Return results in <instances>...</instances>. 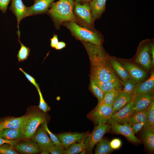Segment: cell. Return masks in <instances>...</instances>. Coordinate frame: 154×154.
I'll use <instances>...</instances> for the list:
<instances>
[{
  "label": "cell",
  "instance_id": "cell-1",
  "mask_svg": "<svg viewBox=\"0 0 154 154\" xmlns=\"http://www.w3.org/2000/svg\"><path fill=\"white\" fill-rule=\"evenodd\" d=\"M88 53L91 64V78L95 82H103L118 77L110 64L109 56L102 47L82 41Z\"/></svg>",
  "mask_w": 154,
  "mask_h": 154
},
{
  "label": "cell",
  "instance_id": "cell-2",
  "mask_svg": "<svg viewBox=\"0 0 154 154\" xmlns=\"http://www.w3.org/2000/svg\"><path fill=\"white\" fill-rule=\"evenodd\" d=\"M74 5L73 0H59L51 4L48 13L57 24L74 22L76 19L73 13Z\"/></svg>",
  "mask_w": 154,
  "mask_h": 154
},
{
  "label": "cell",
  "instance_id": "cell-3",
  "mask_svg": "<svg viewBox=\"0 0 154 154\" xmlns=\"http://www.w3.org/2000/svg\"><path fill=\"white\" fill-rule=\"evenodd\" d=\"M27 114L28 119L24 128V138L28 139L34 135L38 126L47 122V116L46 113L36 106L29 108Z\"/></svg>",
  "mask_w": 154,
  "mask_h": 154
},
{
  "label": "cell",
  "instance_id": "cell-4",
  "mask_svg": "<svg viewBox=\"0 0 154 154\" xmlns=\"http://www.w3.org/2000/svg\"><path fill=\"white\" fill-rule=\"evenodd\" d=\"M64 24L74 35L82 41L101 45L102 42L101 36L93 29L83 27L73 21H67Z\"/></svg>",
  "mask_w": 154,
  "mask_h": 154
},
{
  "label": "cell",
  "instance_id": "cell-5",
  "mask_svg": "<svg viewBox=\"0 0 154 154\" xmlns=\"http://www.w3.org/2000/svg\"><path fill=\"white\" fill-rule=\"evenodd\" d=\"M113 114L112 106L98 104L87 115V117L96 125L108 123Z\"/></svg>",
  "mask_w": 154,
  "mask_h": 154
},
{
  "label": "cell",
  "instance_id": "cell-6",
  "mask_svg": "<svg viewBox=\"0 0 154 154\" xmlns=\"http://www.w3.org/2000/svg\"><path fill=\"white\" fill-rule=\"evenodd\" d=\"M111 129V125L108 123L96 125L93 131L91 133H89L84 142L86 153H92L95 145L100 141L104 135L109 132Z\"/></svg>",
  "mask_w": 154,
  "mask_h": 154
},
{
  "label": "cell",
  "instance_id": "cell-7",
  "mask_svg": "<svg viewBox=\"0 0 154 154\" xmlns=\"http://www.w3.org/2000/svg\"><path fill=\"white\" fill-rule=\"evenodd\" d=\"M151 43L149 40L141 42L135 59L136 62L147 70H150L152 66L150 52Z\"/></svg>",
  "mask_w": 154,
  "mask_h": 154
},
{
  "label": "cell",
  "instance_id": "cell-8",
  "mask_svg": "<svg viewBox=\"0 0 154 154\" xmlns=\"http://www.w3.org/2000/svg\"><path fill=\"white\" fill-rule=\"evenodd\" d=\"M133 106V101L132 98L130 101L126 105L112 115L108 120V123L122 124L128 123L134 112Z\"/></svg>",
  "mask_w": 154,
  "mask_h": 154
},
{
  "label": "cell",
  "instance_id": "cell-9",
  "mask_svg": "<svg viewBox=\"0 0 154 154\" xmlns=\"http://www.w3.org/2000/svg\"><path fill=\"white\" fill-rule=\"evenodd\" d=\"M89 134V132L84 133L68 132L61 133L56 135L66 149L70 145L77 142L84 141Z\"/></svg>",
  "mask_w": 154,
  "mask_h": 154
},
{
  "label": "cell",
  "instance_id": "cell-10",
  "mask_svg": "<svg viewBox=\"0 0 154 154\" xmlns=\"http://www.w3.org/2000/svg\"><path fill=\"white\" fill-rule=\"evenodd\" d=\"M38 145L40 151L48 150L55 145L48 136L42 126L37 128L34 135L30 138Z\"/></svg>",
  "mask_w": 154,
  "mask_h": 154
},
{
  "label": "cell",
  "instance_id": "cell-11",
  "mask_svg": "<svg viewBox=\"0 0 154 154\" xmlns=\"http://www.w3.org/2000/svg\"><path fill=\"white\" fill-rule=\"evenodd\" d=\"M111 129L114 133L124 136L129 141L135 143H140L141 141L138 139L133 133L131 125L128 123L121 124L111 123Z\"/></svg>",
  "mask_w": 154,
  "mask_h": 154
},
{
  "label": "cell",
  "instance_id": "cell-12",
  "mask_svg": "<svg viewBox=\"0 0 154 154\" xmlns=\"http://www.w3.org/2000/svg\"><path fill=\"white\" fill-rule=\"evenodd\" d=\"M28 116L26 114L19 117H10L0 119V131L5 128L19 129L24 128Z\"/></svg>",
  "mask_w": 154,
  "mask_h": 154
},
{
  "label": "cell",
  "instance_id": "cell-13",
  "mask_svg": "<svg viewBox=\"0 0 154 154\" xmlns=\"http://www.w3.org/2000/svg\"><path fill=\"white\" fill-rule=\"evenodd\" d=\"M74 11L76 14L86 24L91 27L94 26V20L92 15L89 4L84 2L82 5L76 2Z\"/></svg>",
  "mask_w": 154,
  "mask_h": 154
},
{
  "label": "cell",
  "instance_id": "cell-14",
  "mask_svg": "<svg viewBox=\"0 0 154 154\" xmlns=\"http://www.w3.org/2000/svg\"><path fill=\"white\" fill-rule=\"evenodd\" d=\"M134 111H138L146 109L153 100V91L145 94L133 95Z\"/></svg>",
  "mask_w": 154,
  "mask_h": 154
},
{
  "label": "cell",
  "instance_id": "cell-15",
  "mask_svg": "<svg viewBox=\"0 0 154 154\" xmlns=\"http://www.w3.org/2000/svg\"><path fill=\"white\" fill-rule=\"evenodd\" d=\"M9 9L17 18V27L23 18L29 16L27 7L23 3L22 0H12Z\"/></svg>",
  "mask_w": 154,
  "mask_h": 154
},
{
  "label": "cell",
  "instance_id": "cell-16",
  "mask_svg": "<svg viewBox=\"0 0 154 154\" xmlns=\"http://www.w3.org/2000/svg\"><path fill=\"white\" fill-rule=\"evenodd\" d=\"M54 0H35L34 4L27 7L29 16L42 13L47 11Z\"/></svg>",
  "mask_w": 154,
  "mask_h": 154
},
{
  "label": "cell",
  "instance_id": "cell-17",
  "mask_svg": "<svg viewBox=\"0 0 154 154\" xmlns=\"http://www.w3.org/2000/svg\"><path fill=\"white\" fill-rule=\"evenodd\" d=\"M15 149L18 152L23 154H36L40 151L38 144L28 139L17 143L15 145Z\"/></svg>",
  "mask_w": 154,
  "mask_h": 154
},
{
  "label": "cell",
  "instance_id": "cell-18",
  "mask_svg": "<svg viewBox=\"0 0 154 154\" xmlns=\"http://www.w3.org/2000/svg\"><path fill=\"white\" fill-rule=\"evenodd\" d=\"M123 64L128 72L130 78L136 82L143 80L147 76L146 72L135 65L129 62H125Z\"/></svg>",
  "mask_w": 154,
  "mask_h": 154
},
{
  "label": "cell",
  "instance_id": "cell-19",
  "mask_svg": "<svg viewBox=\"0 0 154 154\" xmlns=\"http://www.w3.org/2000/svg\"><path fill=\"white\" fill-rule=\"evenodd\" d=\"M154 87V72L153 71L149 78L143 82H137L133 95L145 94L153 91Z\"/></svg>",
  "mask_w": 154,
  "mask_h": 154
},
{
  "label": "cell",
  "instance_id": "cell-20",
  "mask_svg": "<svg viewBox=\"0 0 154 154\" xmlns=\"http://www.w3.org/2000/svg\"><path fill=\"white\" fill-rule=\"evenodd\" d=\"M133 96V95L128 94L123 90L119 92L114 100L112 106L113 114L128 103Z\"/></svg>",
  "mask_w": 154,
  "mask_h": 154
},
{
  "label": "cell",
  "instance_id": "cell-21",
  "mask_svg": "<svg viewBox=\"0 0 154 154\" xmlns=\"http://www.w3.org/2000/svg\"><path fill=\"white\" fill-rule=\"evenodd\" d=\"M106 0H92L89 3L94 20L99 19L105 11Z\"/></svg>",
  "mask_w": 154,
  "mask_h": 154
},
{
  "label": "cell",
  "instance_id": "cell-22",
  "mask_svg": "<svg viewBox=\"0 0 154 154\" xmlns=\"http://www.w3.org/2000/svg\"><path fill=\"white\" fill-rule=\"evenodd\" d=\"M0 136L2 139L7 140H19L24 138V128H5L0 131Z\"/></svg>",
  "mask_w": 154,
  "mask_h": 154
},
{
  "label": "cell",
  "instance_id": "cell-23",
  "mask_svg": "<svg viewBox=\"0 0 154 154\" xmlns=\"http://www.w3.org/2000/svg\"><path fill=\"white\" fill-rule=\"evenodd\" d=\"M95 82L104 93L113 90H121L122 85V81L118 77L107 82Z\"/></svg>",
  "mask_w": 154,
  "mask_h": 154
},
{
  "label": "cell",
  "instance_id": "cell-24",
  "mask_svg": "<svg viewBox=\"0 0 154 154\" xmlns=\"http://www.w3.org/2000/svg\"><path fill=\"white\" fill-rule=\"evenodd\" d=\"M109 60L111 66L115 72L122 80L130 78L128 72L124 66L115 58L110 56Z\"/></svg>",
  "mask_w": 154,
  "mask_h": 154
},
{
  "label": "cell",
  "instance_id": "cell-25",
  "mask_svg": "<svg viewBox=\"0 0 154 154\" xmlns=\"http://www.w3.org/2000/svg\"><path fill=\"white\" fill-rule=\"evenodd\" d=\"M143 137L148 150L153 151L154 149V128H144Z\"/></svg>",
  "mask_w": 154,
  "mask_h": 154
},
{
  "label": "cell",
  "instance_id": "cell-26",
  "mask_svg": "<svg viewBox=\"0 0 154 154\" xmlns=\"http://www.w3.org/2000/svg\"><path fill=\"white\" fill-rule=\"evenodd\" d=\"M147 120L146 109L138 111H134L129 123L131 125L137 123H144L145 124Z\"/></svg>",
  "mask_w": 154,
  "mask_h": 154
},
{
  "label": "cell",
  "instance_id": "cell-27",
  "mask_svg": "<svg viewBox=\"0 0 154 154\" xmlns=\"http://www.w3.org/2000/svg\"><path fill=\"white\" fill-rule=\"evenodd\" d=\"M97 144L95 154H108L113 150L110 146L109 141L106 139H102Z\"/></svg>",
  "mask_w": 154,
  "mask_h": 154
},
{
  "label": "cell",
  "instance_id": "cell-28",
  "mask_svg": "<svg viewBox=\"0 0 154 154\" xmlns=\"http://www.w3.org/2000/svg\"><path fill=\"white\" fill-rule=\"evenodd\" d=\"M84 141L74 143L64 151L65 154H85L86 153Z\"/></svg>",
  "mask_w": 154,
  "mask_h": 154
},
{
  "label": "cell",
  "instance_id": "cell-29",
  "mask_svg": "<svg viewBox=\"0 0 154 154\" xmlns=\"http://www.w3.org/2000/svg\"><path fill=\"white\" fill-rule=\"evenodd\" d=\"M147 120L144 128H154V101H153L146 109Z\"/></svg>",
  "mask_w": 154,
  "mask_h": 154
},
{
  "label": "cell",
  "instance_id": "cell-30",
  "mask_svg": "<svg viewBox=\"0 0 154 154\" xmlns=\"http://www.w3.org/2000/svg\"><path fill=\"white\" fill-rule=\"evenodd\" d=\"M17 33L19 36L18 40L20 44L21 47L18 52L17 57L18 61L22 62L27 60L29 55L30 50L29 47H27L20 42L19 39L20 35L19 31H18Z\"/></svg>",
  "mask_w": 154,
  "mask_h": 154
},
{
  "label": "cell",
  "instance_id": "cell-31",
  "mask_svg": "<svg viewBox=\"0 0 154 154\" xmlns=\"http://www.w3.org/2000/svg\"><path fill=\"white\" fill-rule=\"evenodd\" d=\"M121 90H113L104 93L102 102L100 104H103L112 106L114 98L117 93Z\"/></svg>",
  "mask_w": 154,
  "mask_h": 154
},
{
  "label": "cell",
  "instance_id": "cell-32",
  "mask_svg": "<svg viewBox=\"0 0 154 154\" xmlns=\"http://www.w3.org/2000/svg\"><path fill=\"white\" fill-rule=\"evenodd\" d=\"M122 81L124 87L123 90L128 94L133 95L137 82L130 78Z\"/></svg>",
  "mask_w": 154,
  "mask_h": 154
},
{
  "label": "cell",
  "instance_id": "cell-33",
  "mask_svg": "<svg viewBox=\"0 0 154 154\" xmlns=\"http://www.w3.org/2000/svg\"><path fill=\"white\" fill-rule=\"evenodd\" d=\"M90 87L91 91L98 100V104L102 101L104 93L96 84L94 80L91 78Z\"/></svg>",
  "mask_w": 154,
  "mask_h": 154
},
{
  "label": "cell",
  "instance_id": "cell-34",
  "mask_svg": "<svg viewBox=\"0 0 154 154\" xmlns=\"http://www.w3.org/2000/svg\"><path fill=\"white\" fill-rule=\"evenodd\" d=\"M42 126L44 130L48 134L50 137V138L55 145L60 146L64 147L57 136L51 132L48 129L46 122H44L42 123Z\"/></svg>",
  "mask_w": 154,
  "mask_h": 154
},
{
  "label": "cell",
  "instance_id": "cell-35",
  "mask_svg": "<svg viewBox=\"0 0 154 154\" xmlns=\"http://www.w3.org/2000/svg\"><path fill=\"white\" fill-rule=\"evenodd\" d=\"M39 96L38 108L44 113H46L50 110V107L44 100L39 87L37 89Z\"/></svg>",
  "mask_w": 154,
  "mask_h": 154
},
{
  "label": "cell",
  "instance_id": "cell-36",
  "mask_svg": "<svg viewBox=\"0 0 154 154\" xmlns=\"http://www.w3.org/2000/svg\"><path fill=\"white\" fill-rule=\"evenodd\" d=\"M18 154L13 149V146L7 143L0 145V154Z\"/></svg>",
  "mask_w": 154,
  "mask_h": 154
},
{
  "label": "cell",
  "instance_id": "cell-37",
  "mask_svg": "<svg viewBox=\"0 0 154 154\" xmlns=\"http://www.w3.org/2000/svg\"><path fill=\"white\" fill-rule=\"evenodd\" d=\"M19 70L24 74L27 80L37 89L39 87L38 84L36 82L35 79L32 76L27 73L22 68H19Z\"/></svg>",
  "mask_w": 154,
  "mask_h": 154
},
{
  "label": "cell",
  "instance_id": "cell-38",
  "mask_svg": "<svg viewBox=\"0 0 154 154\" xmlns=\"http://www.w3.org/2000/svg\"><path fill=\"white\" fill-rule=\"evenodd\" d=\"M64 148L60 146L55 145L50 148L48 150V151L52 154H64Z\"/></svg>",
  "mask_w": 154,
  "mask_h": 154
},
{
  "label": "cell",
  "instance_id": "cell-39",
  "mask_svg": "<svg viewBox=\"0 0 154 154\" xmlns=\"http://www.w3.org/2000/svg\"><path fill=\"white\" fill-rule=\"evenodd\" d=\"M110 146L113 150L119 149L121 147L122 142L121 140L118 138H115L110 142Z\"/></svg>",
  "mask_w": 154,
  "mask_h": 154
},
{
  "label": "cell",
  "instance_id": "cell-40",
  "mask_svg": "<svg viewBox=\"0 0 154 154\" xmlns=\"http://www.w3.org/2000/svg\"><path fill=\"white\" fill-rule=\"evenodd\" d=\"M144 123L142 122L132 124L131 127L133 133L135 134L137 133L144 126Z\"/></svg>",
  "mask_w": 154,
  "mask_h": 154
},
{
  "label": "cell",
  "instance_id": "cell-41",
  "mask_svg": "<svg viewBox=\"0 0 154 154\" xmlns=\"http://www.w3.org/2000/svg\"><path fill=\"white\" fill-rule=\"evenodd\" d=\"M11 0H0V10L3 13H6L8 5Z\"/></svg>",
  "mask_w": 154,
  "mask_h": 154
},
{
  "label": "cell",
  "instance_id": "cell-42",
  "mask_svg": "<svg viewBox=\"0 0 154 154\" xmlns=\"http://www.w3.org/2000/svg\"><path fill=\"white\" fill-rule=\"evenodd\" d=\"M19 140H7L2 139L0 136V145L4 144H9L12 146L15 145L18 143Z\"/></svg>",
  "mask_w": 154,
  "mask_h": 154
},
{
  "label": "cell",
  "instance_id": "cell-43",
  "mask_svg": "<svg viewBox=\"0 0 154 154\" xmlns=\"http://www.w3.org/2000/svg\"><path fill=\"white\" fill-rule=\"evenodd\" d=\"M58 42V36L56 35H54L50 39V46L52 48H55Z\"/></svg>",
  "mask_w": 154,
  "mask_h": 154
},
{
  "label": "cell",
  "instance_id": "cell-44",
  "mask_svg": "<svg viewBox=\"0 0 154 154\" xmlns=\"http://www.w3.org/2000/svg\"><path fill=\"white\" fill-rule=\"evenodd\" d=\"M150 55L152 66L154 64V45L153 42H151L150 49Z\"/></svg>",
  "mask_w": 154,
  "mask_h": 154
},
{
  "label": "cell",
  "instance_id": "cell-45",
  "mask_svg": "<svg viewBox=\"0 0 154 154\" xmlns=\"http://www.w3.org/2000/svg\"><path fill=\"white\" fill-rule=\"evenodd\" d=\"M66 46V43L64 42L60 41L58 42L55 48L57 50H60L65 48Z\"/></svg>",
  "mask_w": 154,
  "mask_h": 154
},
{
  "label": "cell",
  "instance_id": "cell-46",
  "mask_svg": "<svg viewBox=\"0 0 154 154\" xmlns=\"http://www.w3.org/2000/svg\"><path fill=\"white\" fill-rule=\"evenodd\" d=\"M76 2L77 3H78L80 2H90L92 0H75Z\"/></svg>",
  "mask_w": 154,
  "mask_h": 154
},
{
  "label": "cell",
  "instance_id": "cell-47",
  "mask_svg": "<svg viewBox=\"0 0 154 154\" xmlns=\"http://www.w3.org/2000/svg\"></svg>",
  "mask_w": 154,
  "mask_h": 154
}]
</instances>
